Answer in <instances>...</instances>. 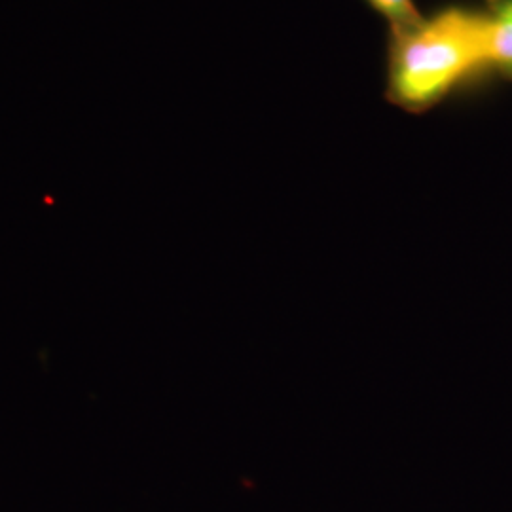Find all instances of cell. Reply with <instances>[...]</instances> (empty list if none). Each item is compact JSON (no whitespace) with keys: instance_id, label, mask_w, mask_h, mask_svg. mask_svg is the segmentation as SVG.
<instances>
[{"instance_id":"1","label":"cell","mask_w":512,"mask_h":512,"mask_svg":"<svg viewBox=\"0 0 512 512\" xmlns=\"http://www.w3.org/2000/svg\"><path fill=\"white\" fill-rule=\"evenodd\" d=\"M484 6L448 4L404 33H389L385 99L423 114L495 80Z\"/></svg>"},{"instance_id":"2","label":"cell","mask_w":512,"mask_h":512,"mask_svg":"<svg viewBox=\"0 0 512 512\" xmlns=\"http://www.w3.org/2000/svg\"><path fill=\"white\" fill-rule=\"evenodd\" d=\"M490 18V46L495 76L512 82V0H484Z\"/></svg>"},{"instance_id":"3","label":"cell","mask_w":512,"mask_h":512,"mask_svg":"<svg viewBox=\"0 0 512 512\" xmlns=\"http://www.w3.org/2000/svg\"><path fill=\"white\" fill-rule=\"evenodd\" d=\"M366 4L387 21L389 33H404L423 23L416 0H365Z\"/></svg>"}]
</instances>
